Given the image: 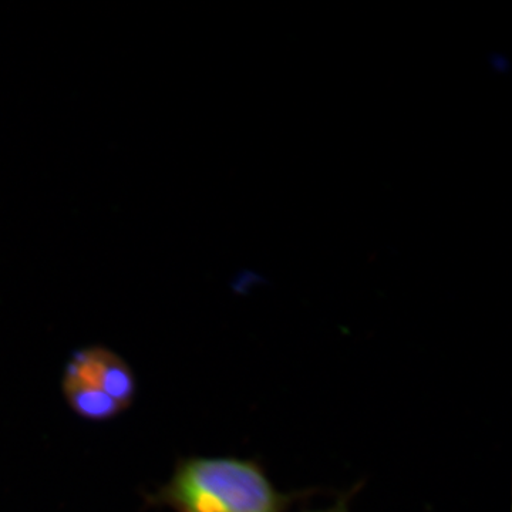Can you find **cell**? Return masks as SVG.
Segmentation results:
<instances>
[{"instance_id": "obj_3", "label": "cell", "mask_w": 512, "mask_h": 512, "mask_svg": "<svg viewBox=\"0 0 512 512\" xmlns=\"http://www.w3.org/2000/svg\"><path fill=\"white\" fill-rule=\"evenodd\" d=\"M490 66L494 72L503 74L504 72H507L508 69H510V62H508L507 57L501 55V53H498V55H493L490 57Z\"/></svg>"}, {"instance_id": "obj_1", "label": "cell", "mask_w": 512, "mask_h": 512, "mask_svg": "<svg viewBox=\"0 0 512 512\" xmlns=\"http://www.w3.org/2000/svg\"><path fill=\"white\" fill-rule=\"evenodd\" d=\"M164 500L181 512H281L285 497L249 460L207 457L184 461Z\"/></svg>"}, {"instance_id": "obj_2", "label": "cell", "mask_w": 512, "mask_h": 512, "mask_svg": "<svg viewBox=\"0 0 512 512\" xmlns=\"http://www.w3.org/2000/svg\"><path fill=\"white\" fill-rule=\"evenodd\" d=\"M70 407L83 419L104 421L126 410L136 396V379L116 353L104 348L80 350L63 377Z\"/></svg>"}, {"instance_id": "obj_4", "label": "cell", "mask_w": 512, "mask_h": 512, "mask_svg": "<svg viewBox=\"0 0 512 512\" xmlns=\"http://www.w3.org/2000/svg\"><path fill=\"white\" fill-rule=\"evenodd\" d=\"M315 512H345V511H342V510H340V508H338V510H326V511H315Z\"/></svg>"}]
</instances>
